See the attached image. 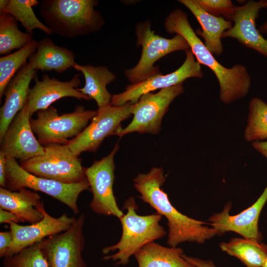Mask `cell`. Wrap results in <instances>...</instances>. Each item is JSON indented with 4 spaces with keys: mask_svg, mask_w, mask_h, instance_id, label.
<instances>
[{
    "mask_svg": "<svg viewBox=\"0 0 267 267\" xmlns=\"http://www.w3.org/2000/svg\"><path fill=\"white\" fill-rule=\"evenodd\" d=\"M166 180L162 168H153L146 174H139L134 179V186L140 193L139 197L166 218L168 226L167 244L175 247L189 241L203 243L217 234L216 230L180 213L171 203L162 186Z\"/></svg>",
    "mask_w": 267,
    "mask_h": 267,
    "instance_id": "1",
    "label": "cell"
},
{
    "mask_svg": "<svg viewBox=\"0 0 267 267\" xmlns=\"http://www.w3.org/2000/svg\"><path fill=\"white\" fill-rule=\"evenodd\" d=\"M164 26L168 33L182 37L197 61L213 72L219 82V97L223 103L229 104L248 94L251 78L245 66L236 64L228 68L220 63L197 36L186 13L179 8L173 10L165 18Z\"/></svg>",
    "mask_w": 267,
    "mask_h": 267,
    "instance_id": "2",
    "label": "cell"
},
{
    "mask_svg": "<svg viewBox=\"0 0 267 267\" xmlns=\"http://www.w3.org/2000/svg\"><path fill=\"white\" fill-rule=\"evenodd\" d=\"M96 0H43L41 16L53 33L74 38L96 32L105 22Z\"/></svg>",
    "mask_w": 267,
    "mask_h": 267,
    "instance_id": "3",
    "label": "cell"
},
{
    "mask_svg": "<svg viewBox=\"0 0 267 267\" xmlns=\"http://www.w3.org/2000/svg\"><path fill=\"white\" fill-rule=\"evenodd\" d=\"M124 208L127 212L119 219L122 226V234L120 240L114 245L104 248L103 254L117 251L111 255L103 257L104 260H112L117 265L125 266L136 252L145 245L162 238L167 232L159 224L162 216L158 213L146 216L136 214L137 206L134 198L127 199Z\"/></svg>",
    "mask_w": 267,
    "mask_h": 267,
    "instance_id": "4",
    "label": "cell"
},
{
    "mask_svg": "<svg viewBox=\"0 0 267 267\" xmlns=\"http://www.w3.org/2000/svg\"><path fill=\"white\" fill-rule=\"evenodd\" d=\"M136 46L142 47L140 59L131 69L125 70V75L132 84L142 82L160 72L155 63L163 56L178 50L189 49L185 40L176 34L167 39L156 34L151 29L149 20L138 23L135 27Z\"/></svg>",
    "mask_w": 267,
    "mask_h": 267,
    "instance_id": "5",
    "label": "cell"
},
{
    "mask_svg": "<svg viewBox=\"0 0 267 267\" xmlns=\"http://www.w3.org/2000/svg\"><path fill=\"white\" fill-rule=\"evenodd\" d=\"M96 113V111L86 110L79 105L73 112L59 115L57 110L51 106L37 112V118L31 119L30 124L42 145L66 144L69 138L77 137L83 132Z\"/></svg>",
    "mask_w": 267,
    "mask_h": 267,
    "instance_id": "6",
    "label": "cell"
},
{
    "mask_svg": "<svg viewBox=\"0 0 267 267\" xmlns=\"http://www.w3.org/2000/svg\"><path fill=\"white\" fill-rule=\"evenodd\" d=\"M44 146L43 154L21 162L24 170L34 176L64 183L87 179L81 159L66 144L50 143Z\"/></svg>",
    "mask_w": 267,
    "mask_h": 267,
    "instance_id": "7",
    "label": "cell"
},
{
    "mask_svg": "<svg viewBox=\"0 0 267 267\" xmlns=\"http://www.w3.org/2000/svg\"><path fill=\"white\" fill-rule=\"evenodd\" d=\"M5 179V188L10 191L26 188L41 191L67 205L75 214L79 213V196L85 190H90L87 179L67 184L39 177L26 171L16 159L9 157L6 158Z\"/></svg>",
    "mask_w": 267,
    "mask_h": 267,
    "instance_id": "8",
    "label": "cell"
},
{
    "mask_svg": "<svg viewBox=\"0 0 267 267\" xmlns=\"http://www.w3.org/2000/svg\"><path fill=\"white\" fill-rule=\"evenodd\" d=\"M183 92V83L160 89L155 93L142 95L133 104V118L125 128H120L115 134L122 137L127 134H158L161 129L162 119L172 101Z\"/></svg>",
    "mask_w": 267,
    "mask_h": 267,
    "instance_id": "9",
    "label": "cell"
},
{
    "mask_svg": "<svg viewBox=\"0 0 267 267\" xmlns=\"http://www.w3.org/2000/svg\"><path fill=\"white\" fill-rule=\"evenodd\" d=\"M133 108V104L130 102L121 106L110 104L98 108L91 123L78 136L66 144L77 157L85 151H96L103 140L115 134L121 128V123L131 117Z\"/></svg>",
    "mask_w": 267,
    "mask_h": 267,
    "instance_id": "10",
    "label": "cell"
},
{
    "mask_svg": "<svg viewBox=\"0 0 267 267\" xmlns=\"http://www.w3.org/2000/svg\"><path fill=\"white\" fill-rule=\"evenodd\" d=\"M85 216L81 214L66 231L41 241V250L49 267H87L82 252Z\"/></svg>",
    "mask_w": 267,
    "mask_h": 267,
    "instance_id": "11",
    "label": "cell"
},
{
    "mask_svg": "<svg viewBox=\"0 0 267 267\" xmlns=\"http://www.w3.org/2000/svg\"><path fill=\"white\" fill-rule=\"evenodd\" d=\"M119 148L117 143L109 155L84 168V173L92 194L91 209L96 214L120 219L124 213L117 204L113 188L116 169L114 158Z\"/></svg>",
    "mask_w": 267,
    "mask_h": 267,
    "instance_id": "12",
    "label": "cell"
},
{
    "mask_svg": "<svg viewBox=\"0 0 267 267\" xmlns=\"http://www.w3.org/2000/svg\"><path fill=\"white\" fill-rule=\"evenodd\" d=\"M185 52V59L176 70L165 75L160 73L142 82L128 85L124 91L112 95L110 104L121 106L129 102L134 104L145 93L174 86L189 78H202L201 64L196 60L191 49Z\"/></svg>",
    "mask_w": 267,
    "mask_h": 267,
    "instance_id": "13",
    "label": "cell"
},
{
    "mask_svg": "<svg viewBox=\"0 0 267 267\" xmlns=\"http://www.w3.org/2000/svg\"><path fill=\"white\" fill-rule=\"evenodd\" d=\"M31 116L25 104L12 120L0 140V151L6 157L22 162L44 153V146L34 134Z\"/></svg>",
    "mask_w": 267,
    "mask_h": 267,
    "instance_id": "14",
    "label": "cell"
},
{
    "mask_svg": "<svg viewBox=\"0 0 267 267\" xmlns=\"http://www.w3.org/2000/svg\"><path fill=\"white\" fill-rule=\"evenodd\" d=\"M38 208L43 214L40 221L29 225H21L13 222L9 224L13 240L5 257L13 255L46 237L67 230L76 219L66 213L58 218L51 216L44 209L43 202Z\"/></svg>",
    "mask_w": 267,
    "mask_h": 267,
    "instance_id": "15",
    "label": "cell"
},
{
    "mask_svg": "<svg viewBox=\"0 0 267 267\" xmlns=\"http://www.w3.org/2000/svg\"><path fill=\"white\" fill-rule=\"evenodd\" d=\"M267 7V0H249L242 5L236 6L230 19L234 24L230 29L223 33L222 38L235 39L267 57V40L256 26L260 10Z\"/></svg>",
    "mask_w": 267,
    "mask_h": 267,
    "instance_id": "16",
    "label": "cell"
},
{
    "mask_svg": "<svg viewBox=\"0 0 267 267\" xmlns=\"http://www.w3.org/2000/svg\"><path fill=\"white\" fill-rule=\"evenodd\" d=\"M267 201V185L258 199L250 207L239 214L231 216V205H225L222 212L213 214L209 219V224L218 235L233 231L243 238L261 241L262 235L258 230V221L261 212Z\"/></svg>",
    "mask_w": 267,
    "mask_h": 267,
    "instance_id": "17",
    "label": "cell"
},
{
    "mask_svg": "<svg viewBox=\"0 0 267 267\" xmlns=\"http://www.w3.org/2000/svg\"><path fill=\"white\" fill-rule=\"evenodd\" d=\"M80 75L76 74L70 81H61L50 78L44 74L40 81L34 78L35 85L30 88L26 104L32 116L35 112L46 109L57 100L67 97L89 100L91 99L78 90L81 84Z\"/></svg>",
    "mask_w": 267,
    "mask_h": 267,
    "instance_id": "18",
    "label": "cell"
},
{
    "mask_svg": "<svg viewBox=\"0 0 267 267\" xmlns=\"http://www.w3.org/2000/svg\"><path fill=\"white\" fill-rule=\"evenodd\" d=\"M36 72L27 62L7 85L4 93V102L0 109V140L12 120L26 104L29 85L36 76Z\"/></svg>",
    "mask_w": 267,
    "mask_h": 267,
    "instance_id": "19",
    "label": "cell"
},
{
    "mask_svg": "<svg viewBox=\"0 0 267 267\" xmlns=\"http://www.w3.org/2000/svg\"><path fill=\"white\" fill-rule=\"evenodd\" d=\"M195 16L202 28L197 33L204 40V44L213 54L220 55L223 52L222 36L232 27L231 21L222 17L213 16L203 10L196 0H179Z\"/></svg>",
    "mask_w": 267,
    "mask_h": 267,
    "instance_id": "20",
    "label": "cell"
},
{
    "mask_svg": "<svg viewBox=\"0 0 267 267\" xmlns=\"http://www.w3.org/2000/svg\"><path fill=\"white\" fill-rule=\"evenodd\" d=\"M75 57L73 51L44 38L38 41L37 49L29 58L28 63L36 71H54L62 73L76 63Z\"/></svg>",
    "mask_w": 267,
    "mask_h": 267,
    "instance_id": "21",
    "label": "cell"
},
{
    "mask_svg": "<svg viewBox=\"0 0 267 267\" xmlns=\"http://www.w3.org/2000/svg\"><path fill=\"white\" fill-rule=\"evenodd\" d=\"M42 203L40 195L29 189L10 191L0 187V208L12 212L23 222L33 224L40 221L43 214L38 207Z\"/></svg>",
    "mask_w": 267,
    "mask_h": 267,
    "instance_id": "22",
    "label": "cell"
},
{
    "mask_svg": "<svg viewBox=\"0 0 267 267\" xmlns=\"http://www.w3.org/2000/svg\"><path fill=\"white\" fill-rule=\"evenodd\" d=\"M73 68L81 72L85 79L84 86L78 88L79 91L94 99L98 108L110 104L112 95L107 90L106 86L116 79L114 73L105 66L81 65L76 63Z\"/></svg>",
    "mask_w": 267,
    "mask_h": 267,
    "instance_id": "23",
    "label": "cell"
},
{
    "mask_svg": "<svg viewBox=\"0 0 267 267\" xmlns=\"http://www.w3.org/2000/svg\"><path fill=\"white\" fill-rule=\"evenodd\" d=\"M183 250L177 247L150 242L134 254L138 267H195L182 257Z\"/></svg>",
    "mask_w": 267,
    "mask_h": 267,
    "instance_id": "24",
    "label": "cell"
},
{
    "mask_svg": "<svg viewBox=\"0 0 267 267\" xmlns=\"http://www.w3.org/2000/svg\"><path fill=\"white\" fill-rule=\"evenodd\" d=\"M221 250L236 257L246 267H263L267 258V246L254 239L234 238L220 244Z\"/></svg>",
    "mask_w": 267,
    "mask_h": 267,
    "instance_id": "25",
    "label": "cell"
},
{
    "mask_svg": "<svg viewBox=\"0 0 267 267\" xmlns=\"http://www.w3.org/2000/svg\"><path fill=\"white\" fill-rule=\"evenodd\" d=\"M31 35L21 31L17 21L11 14L0 13V54H10L13 49H20L33 41Z\"/></svg>",
    "mask_w": 267,
    "mask_h": 267,
    "instance_id": "26",
    "label": "cell"
},
{
    "mask_svg": "<svg viewBox=\"0 0 267 267\" xmlns=\"http://www.w3.org/2000/svg\"><path fill=\"white\" fill-rule=\"evenodd\" d=\"M38 42L33 40L30 44L15 52L0 57V100L10 81L36 52Z\"/></svg>",
    "mask_w": 267,
    "mask_h": 267,
    "instance_id": "27",
    "label": "cell"
},
{
    "mask_svg": "<svg viewBox=\"0 0 267 267\" xmlns=\"http://www.w3.org/2000/svg\"><path fill=\"white\" fill-rule=\"evenodd\" d=\"M39 3V1L36 0H9L2 12H6L13 16L31 36L36 29L51 35L53 33L51 30L41 22L33 11L32 7Z\"/></svg>",
    "mask_w": 267,
    "mask_h": 267,
    "instance_id": "28",
    "label": "cell"
},
{
    "mask_svg": "<svg viewBox=\"0 0 267 267\" xmlns=\"http://www.w3.org/2000/svg\"><path fill=\"white\" fill-rule=\"evenodd\" d=\"M244 137L253 142L267 139V103L259 97L250 101Z\"/></svg>",
    "mask_w": 267,
    "mask_h": 267,
    "instance_id": "29",
    "label": "cell"
},
{
    "mask_svg": "<svg viewBox=\"0 0 267 267\" xmlns=\"http://www.w3.org/2000/svg\"><path fill=\"white\" fill-rule=\"evenodd\" d=\"M2 264L3 267H49L41 250V241L4 257Z\"/></svg>",
    "mask_w": 267,
    "mask_h": 267,
    "instance_id": "30",
    "label": "cell"
},
{
    "mask_svg": "<svg viewBox=\"0 0 267 267\" xmlns=\"http://www.w3.org/2000/svg\"><path fill=\"white\" fill-rule=\"evenodd\" d=\"M199 5L207 13L217 17L224 16L230 21L234 5L230 0H196Z\"/></svg>",
    "mask_w": 267,
    "mask_h": 267,
    "instance_id": "31",
    "label": "cell"
},
{
    "mask_svg": "<svg viewBox=\"0 0 267 267\" xmlns=\"http://www.w3.org/2000/svg\"><path fill=\"white\" fill-rule=\"evenodd\" d=\"M13 235L11 231L0 232V257L4 258L11 244Z\"/></svg>",
    "mask_w": 267,
    "mask_h": 267,
    "instance_id": "32",
    "label": "cell"
},
{
    "mask_svg": "<svg viewBox=\"0 0 267 267\" xmlns=\"http://www.w3.org/2000/svg\"><path fill=\"white\" fill-rule=\"evenodd\" d=\"M182 257L193 264L195 267H216L214 263L211 260H204L198 258L187 256L184 254Z\"/></svg>",
    "mask_w": 267,
    "mask_h": 267,
    "instance_id": "33",
    "label": "cell"
},
{
    "mask_svg": "<svg viewBox=\"0 0 267 267\" xmlns=\"http://www.w3.org/2000/svg\"><path fill=\"white\" fill-rule=\"evenodd\" d=\"M13 222L18 223L23 221L12 212L0 208V223L9 224Z\"/></svg>",
    "mask_w": 267,
    "mask_h": 267,
    "instance_id": "34",
    "label": "cell"
},
{
    "mask_svg": "<svg viewBox=\"0 0 267 267\" xmlns=\"http://www.w3.org/2000/svg\"><path fill=\"white\" fill-rule=\"evenodd\" d=\"M6 158L5 155L0 151V185L3 188H5L6 182Z\"/></svg>",
    "mask_w": 267,
    "mask_h": 267,
    "instance_id": "35",
    "label": "cell"
},
{
    "mask_svg": "<svg viewBox=\"0 0 267 267\" xmlns=\"http://www.w3.org/2000/svg\"><path fill=\"white\" fill-rule=\"evenodd\" d=\"M252 146L267 159V141H254L252 143Z\"/></svg>",
    "mask_w": 267,
    "mask_h": 267,
    "instance_id": "36",
    "label": "cell"
},
{
    "mask_svg": "<svg viewBox=\"0 0 267 267\" xmlns=\"http://www.w3.org/2000/svg\"><path fill=\"white\" fill-rule=\"evenodd\" d=\"M8 1L9 0H0V12H2L3 11L8 4Z\"/></svg>",
    "mask_w": 267,
    "mask_h": 267,
    "instance_id": "37",
    "label": "cell"
},
{
    "mask_svg": "<svg viewBox=\"0 0 267 267\" xmlns=\"http://www.w3.org/2000/svg\"><path fill=\"white\" fill-rule=\"evenodd\" d=\"M259 30L261 34L267 33V21L264 24L259 27Z\"/></svg>",
    "mask_w": 267,
    "mask_h": 267,
    "instance_id": "38",
    "label": "cell"
},
{
    "mask_svg": "<svg viewBox=\"0 0 267 267\" xmlns=\"http://www.w3.org/2000/svg\"><path fill=\"white\" fill-rule=\"evenodd\" d=\"M263 267H267V259L266 260L263 266Z\"/></svg>",
    "mask_w": 267,
    "mask_h": 267,
    "instance_id": "39",
    "label": "cell"
}]
</instances>
